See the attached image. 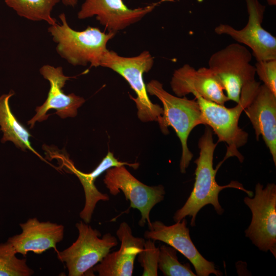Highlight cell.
Segmentation results:
<instances>
[{"instance_id": "7", "label": "cell", "mask_w": 276, "mask_h": 276, "mask_svg": "<svg viewBox=\"0 0 276 276\" xmlns=\"http://www.w3.org/2000/svg\"><path fill=\"white\" fill-rule=\"evenodd\" d=\"M76 227L79 233L77 240L67 248L57 252L58 258L65 263L69 276L85 275L118 244L110 233L100 238V232L82 221Z\"/></svg>"}, {"instance_id": "4", "label": "cell", "mask_w": 276, "mask_h": 276, "mask_svg": "<svg viewBox=\"0 0 276 276\" xmlns=\"http://www.w3.org/2000/svg\"><path fill=\"white\" fill-rule=\"evenodd\" d=\"M61 24L51 25L48 32L57 43L59 55L73 65L99 66L101 59L107 50L108 42L116 33L102 32L98 28L88 26L83 31H76L68 25L64 13L59 15Z\"/></svg>"}, {"instance_id": "2", "label": "cell", "mask_w": 276, "mask_h": 276, "mask_svg": "<svg viewBox=\"0 0 276 276\" xmlns=\"http://www.w3.org/2000/svg\"><path fill=\"white\" fill-rule=\"evenodd\" d=\"M260 83L256 80L245 85L242 89L240 100L232 108L207 100L199 96L195 97L200 108L205 126H209L217 136V143L226 144V152L217 168L227 158L236 157L240 163L244 157L239 148L248 141V134L239 127L238 123L241 113L255 96Z\"/></svg>"}, {"instance_id": "13", "label": "cell", "mask_w": 276, "mask_h": 276, "mask_svg": "<svg viewBox=\"0 0 276 276\" xmlns=\"http://www.w3.org/2000/svg\"><path fill=\"white\" fill-rule=\"evenodd\" d=\"M43 77L48 80L50 88L47 98L42 105L36 108V114L28 122L30 128L36 122H41L48 119L47 112L50 109L56 110V114L61 118H74L77 114L78 109L85 102V99L74 93L65 94L62 88L65 82L72 77L64 75L62 67L46 64L39 70Z\"/></svg>"}, {"instance_id": "21", "label": "cell", "mask_w": 276, "mask_h": 276, "mask_svg": "<svg viewBox=\"0 0 276 276\" xmlns=\"http://www.w3.org/2000/svg\"><path fill=\"white\" fill-rule=\"evenodd\" d=\"M7 241L0 243V276H30L34 273L26 258L19 259Z\"/></svg>"}, {"instance_id": "23", "label": "cell", "mask_w": 276, "mask_h": 276, "mask_svg": "<svg viewBox=\"0 0 276 276\" xmlns=\"http://www.w3.org/2000/svg\"><path fill=\"white\" fill-rule=\"evenodd\" d=\"M159 248L156 247L154 241L147 239L143 248L138 254L137 260L143 268V276L158 275V260Z\"/></svg>"}, {"instance_id": "5", "label": "cell", "mask_w": 276, "mask_h": 276, "mask_svg": "<svg viewBox=\"0 0 276 276\" xmlns=\"http://www.w3.org/2000/svg\"><path fill=\"white\" fill-rule=\"evenodd\" d=\"M153 63L154 58L147 51L136 56L125 57L107 49L101 59L99 66L112 70L127 81L136 95V98L131 95L129 97L136 104L140 121L158 123L162 119L163 108L149 99L143 79V74L151 69Z\"/></svg>"}, {"instance_id": "15", "label": "cell", "mask_w": 276, "mask_h": 276, "mask_svg": "<svg viewBox=\"0 0 276 276\" xmlns=\"http://www.w3.org/2000/svg\"><path fill=\"white\" fill-rule=\"evenodd\" d=\"M19 225L21 233L9 238L7 240L16 254L24 256L29 251L41 254L52 248L56 252L58 251L56 245L64 237L63 225L50 221H40L34 217Z\"/></svg>"}, {"instance_id": "22", "label": "cell", "mask_w": 276, "mask_h": 276, "mask_svg": "<svg viewBox=\"0 0 276 276\" xmlns=\"http://www.w3.org/2000/svg\"><path fill=\"white\" fill-rule=\"evenodd\" d=\"M177 250L170 246L159 247L158 268L166 276H196L189 263L181 264L178 260Z\"/></svg>"}, {"instance_id": "19", "label": "cell", "mask_w": 276, "mask_h": 276, "mask_svg": "<svg viewBox=\"0 0 276 276\" xmlns=\"http://www.w3.org/2000/svg\"><path fill=\"white\" fill-rule=\"evenodd\" d=\"M14 95L13 91L0 97V126L3 132L2 143L10 141L15 145L25 151L31 150L41 159L42 157L31 146L29 140L31 136L27 129L16 119L10 108L9 101Z\"/></svg>"}, {"instance_id": "3", "label": "cell", "mask_w": 276, "mask_h": 276, "mask_svg": "<svg viewBox=\"0 0 276 276\" xmlns=\"http://www.w3.org/2000/svg\"><path fill=\"white\" fill-rule=\"evenodd\" d=\"M148 94L156 96L163 106L159 127L164 134L169 133L168 127L175 130L181 145L182 153L179 163L180 171L185 173L193 157L188 146V140L192 130L199 125H204L200 106L196 99L179 97L167 91L163 85L152 80L146 85Z\"/></svg>"}, {"instance_id": "1", "label": "cell", "mask_w": 276, "mask_h": 276, "mask_svg": "<svg viewBox=\"0 0 276 276\" xmlns=\"http://www.w3.org/2000/svg\"><path fill=\"white\" fill-rule=\"evenodd\" d=\"M213 134L211 128L206 126L198 141L199 155L194 161L196 167L194 187L185 203L175 213L173 219L175 222L189 216L191 218V226H194L198 213L208 204H211L218 215H222L224 211L219 202L218 196L224 189L235 188L246 193L249 197L254 196L251 191L245 189L237 181L232 180L225 186L217 183L216 175L218 169L213 168V156L218 143L214 142Z\"/></svg>"}, {"instance_id": "18", "label": "cell", "mask_w": 276, "mask_h": 276, "mask_svg": "<svg viewBox=\"0 0 276 276\" xmlns=\"http://www.w3.org/2000/svg\"><path fill=\"white\" fill-rule=\"evenodd\" d=\"M64 164L69 171L76 175L83 186L85 201L84 206L79 215L86 223L90 222L97 203L99 201H106L109 200L108 194L102 193L97 189L95 185L96 179L107 169L112 167L127 165L136 169L139 166L137 163H129L119 161L110 151H108L98 166L88 173H83L78 170L68 159H66Z\"/></svg>"}, {"instance_id": "12", "label": "cell", "mask_w": 276, "mask_h": 276, "mask_svg": "<svg viewBox=\"0 0 276 276\" xmlns=\"http://www.w3.org/2000/svg\"><path fill=\"white\" fill-rule=\"evenodd\" d=\"M174 1L159 0L143 7L130 9L123 0H85L78 18L83 19L96 16L100 24L116 33L139 21L162 3Z\"/></svg>"}, {"instance_id": "10", "label": "cell", "mask_w": 276, "mask_h": 276, "mask_svg": "<svg viewBox=\"0 0 276 276\" xmlns=\"http://www.w3.org/2000/svg\"><path fill=\"white\" fill-rule=\"evenodd\" d=\"M248 21L240 30L220 24L214 32L218 35H226L237 43L243 44L251 50L257 61L276 59V38L262 26L266 7L258 0H245Z\"/></svg>"}, {"instance_id": "9", "label": "cell", "mask_w": 276, "mask_h": 276, "mask_svg": "<svg viewBox=\"0 0 276 276\" xmlns=\"http://www.w3.org/2000/svg\"><path fill=\"white\" fill-rule=\"evenodd\" d=\"M103 181L111 195L116 196L121 191L126 200H129L130 208L140 212V226H144L147 223L149 228L151 227L150 212L165 197L166 192L163 185L148 186L145 185L132 175L125 166L107 169Z\"/></svg>"}, {"instance_id": "11", "label": "cell", "mask_w": 276, "mask_h": 276, "mask_svg": "<svg viewBox=\"0 0 276 276\" xmlns=\"http://www.w3.org/2000/svg\"><path fill=\"white\" fill-rule=\"evenodd\" d=\"M185 218L173 225H166L160 221L152 222L151 227L144 233V237L166 243L182 254L194 266L197 276H217L222 273L215 267L213 262L204 258L193 243Z\"/></svg>"}, {"instance_id": "16", "label": "cell", "mask_w": 276, "mask_h": 276, "mask_svg": "<svg viewBox=\"0 0 276 276\" xmlns=\"http://www.w3.org/2000/svg\"><path fill=\"white\" fill-rule=\"evenodd\" d=\"M243 111L252 124L257 140L262 136L276 166V95L260 84Z\"/></svg>"}, {"instance_id": "20", "label": "cell", "mask_w": 276, "mask_h": 276, "mask_svg": "<svg viewBox=\"0 0 276 276\" xmlns=\"http://www.w3.org/2000/svg\"><path fill=\"white\" fill-rule=\"evenodd\" d=\"M61 0H4L20 17L32 21L43 20L50 26L57 23L51 16L54 6Z\"/></svg>"}, {"instance_id": "25", "label": "cell", "mask_w": 276, "mask_h": 276, "mask_svg": "<svg viewBox=\"0 0 276 276\" xmlns=\"http://www.w3.org/2000/svg\"><path fill=\"white\" fill-rule=\"evenodd\" d=\"M61 1L66 6L74 7L77 5L78 0H61Z\"/></svg>"}, {"instance_id": "17", "label": "cell", "mask_w": 276, "mask_h": 276, "mask_svg": "<svg viewBox=\"0 0 276 276\" xmlns=\"http://www.w3.org/2000/svg\"><path fill=\"white\" fill-rule=\"evenodd\" d=\"M116 234L121 243L119 250L109 252L91 269L99 276L132 275L135 259L144 247V239L133 236L125 222L120 224Z\"/></svg>"}, {"instance_id": "26", "label": "cell", "mask_w": 276, "mask_h": 276, "mask_svg": "<svg viewBox=\"0 0 276 276\" xmlns=\"http://www.w3.org/2000/svg\"><path fill=\"white\" fill-rule=\"evenodd\" d=\"M268 5L273 6L276 5V0H266Z\"/></svg>"}, {"instance_id": "8", "label": "cell", "mask_w": 276, "mask_h": 276, "mask_svg": "<svg viewBox=\"0 0 276 276\" xmlns=\"http://www.w3.org/2000/svg\"><path fill=\"white\" fill-rule=\"evenodd\" d=\"M243 201L252 214L245 236L260 250L270 251L276 258V185L268 183L264 188L257 183L254 196Z\"/></svg>"}, {"instance_id": "6", "label": "cell", "mask_w": 276, "mask_h": 276, "mask_svg": "<svg viewBox=\"0 0 276 276\" xmlns=\"http://www.w3.org/2000/svg\"><path fill=\"white\" fill-rule=\"evenodd\" d=\"M252 54L238 43L228 44L213 54L208 64L222 85L228 100L238 103L242 88L255 80Z\"/></svg>"}, {"instance_id": "14", "label": "cell", "mask_w": 276, "mask_h": 276, "mask_svg": "<svg viewBox=\"0 0 276 276\" xmlns=\"http://www.w3.org/2000/svg\"><path fill=\"white\" fill-rule=\"evenodd\" d=\"M170 85L177 97L192 94L222 105L229 101L219 80L209 67L196 70L185 64L175 70Z\"/></svg>"}, {"instance_id": "24", "label": "cell", "mask_w": 276, "mask_h": 276, "mask_svg": "<svg viewBox=\"0 0 276 276\" xmlns=\"http://www.w3.org/2000/svg\"><path fill=\"white\" fill-rule=\"evenodd\" d=\"M255 67L263 84L276 95V59L257 61Z\"/></svg>"}]
</instances>
